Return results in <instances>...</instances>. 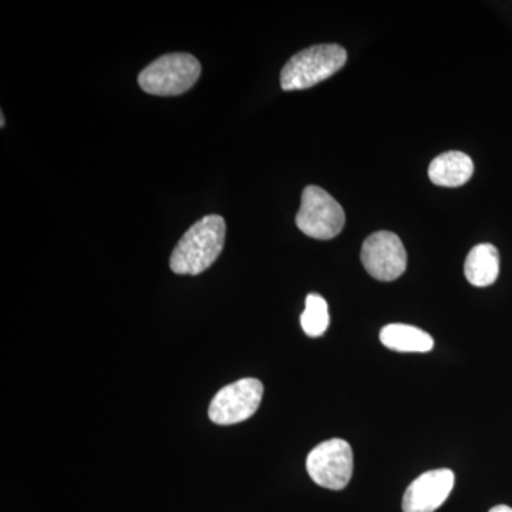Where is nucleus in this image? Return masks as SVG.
<instances>
[{
	"mask_svg": "<svg viewBox=\"0 0 512 512\" xmlns=\"http://www.w3.org/2000/svg\"><path fill=\"white\" fill-rule=\"evenodd\" d=\"M360 259L369 275L382 282L396 281L407 268V252L402 239L389 231L370 235L363 244Z\"/></svg>",
	"mask_w": 512,
	"mask_h": 512,
	"instance_id": "obj_7",
	"label": "nucleus"
},
{
	"mask_svg": "<svg viewBox=\"0 0 512 512\" xmlns=\"http://www.w3.org/2000/svg\"><path fill=\"white\" fill-rule=\"evenodd\" d=\"M201 76V64L188 53H170L158 57L138 76L141 90L153 96H180Z\"/></svg>",
	"mask_w": 512,
	"mask_h": 512,
	"instance_id": "obj_3",
	"label": "nucleus"
},
{
	"mask_svg": "<svg viewBox=\"0 0 512 512\" xmlns=\"http://www.w3.org/2000/svg\"><path fill=\"white\" fill-rule=\"evenodd\" d=\"M227 224L221 215H207L183 235L170 258V268L177 275H200L211 268L221 255Z\"/></svg>",
	"mask_w": 512,
	"mask_h": 512,
	"instance_id": "obj_1",
	"label": "nucleus"
},
{
	"mask_svg": "<svg viewBox=\"0 0 512 512\" xmlns=\"http://www.w3.org/2000/svg\"><path fill=\"white\" fill-rule=\"evenodd\" d=\"M490 512H512V508L508 505H497V507L491 508Z\"/></svg>",
	"mask_w": 512,
	"mask_h": 512,
	"instance_id": "obj_13",
	"label": "nucleus"
},
{
	"mask_svg": "<svg viewBox=\"0 0 512 512\" xmlns=\"http://www.w3.org/2000/svg\"><path fill=\"white\" fill-rule=\"evenodd\" d=\"M474 163L461 151H448L431 161L429 177L439 187H461L473 177Z\"/></svg>",
	"mask_w": 512,
	"mask_h": 512,
	"instance_id": "obj_9",
	"label": "nucleus"
},
{
	"mask_svg": "<svg viewBox=\"0 0 512 512\" xmlns=\"http://www.w3.org/2000/svg\"><path fill=\"white\" fill-rule=\"evenodd\" d=\"M464 274L471 285L478 288L493 285L500 275V254L491 244H480L471 249L464 264Z\"/></svg>",
	"mask_w": 512,
	"mask_h": 512,
	"instance_id": "obj_10",
	"label": "nucleus"
},
{
	"mask_svg": "<svg viewBox=\"0 0 512 512\" xmlns=\"http://www.w3.org/2000/svg\"><path fill=\"white\" fill-rule=\"evenodd\" d=\"M262 396L264 384L258 379L247 377L238 380L222 387L220 392L215 394L208 409V416L212 423L220 426L242 423L258 412Z\"/></svg>",
	"mask_w": 512,
	"mask_h": 512,
	"instance_id": "obj_6",
	"label": "nucleus"
},
{
	"mask_svg": "<svg viewBox=\"0 0 512 512\" xmlns=\"http://www.w3.org/2000/svg\"><path fill=\"white\" fill-rule=\"evenodd\" d=\"M348 53L339 45H318L296 53L281 72L285 92L311 89L338 73L346 64Z\"/></svg>",
	"mask_w": 512,
	"mask_h": 512,
	"instance_id": "obj_2",
	"label": "nucleus"
},
{
	"mask_svg": "<svg viewBox=\"0 0 512 512\" xmlns=\"http://www.w3.org/2000/svg\"><path fill=\"white\" fill-rule=\"evenodd\" d=\"M329 322L328 302L318 293L308 295L305 311L301 316L303 332L311 338H319L328 330Z\"/></svg>",
	"mask_w": 512,
	"mask_h": 512,
	"instance_id": "obj_12",
	"label": "nucleus"
},
{
	"mask_svg": "<svg viewBox=\"0 0 512 512\" xmlns=\"http://www.w3.org/2000/svg\"><path fill=\"white\" fill-rule=\"evenodd\" d=\"M454 473L448 468L427 471L417 477L403 497V512H434L446 503L454 488Z\"/></svg>",
	"mask_w": 512,
	"mask_h": 512,
	"instance_id": "obj_8",
	"label": "nucleus"
},
{
	"mask_svg": "<svg viewBox=\"0 0 512 512\" xmlns=\"http://www.w3.org/2000/svg\"><path fill=\"white\" fill-rule=\"evenodd\" d=\"M380 342L387 349L403 353H426L434 348V340L429 333L403 323L384 326L380 330Z\"/></svg>",
	"mask_w": 512,
	"mask_h": 512,
	"instance_id": "obj_11",
	"label": "nucleus"
},
{
	"mask_svg": "<svg viewBox=\"0 0 512 512\" xmlns=\"http://www.w3.org/2000/svg\"><path fill=\"white\" fill-rule=\"evenodd\" d=\"M346 215L329 192L316 185H308L302 192L301 208L296 225L308 237L328 241L338 237L345 227Z\"/></svg>",
	"mask_w": 512,
	"mask_h": 512,
	"instance_id": "obj_4",
	"label": "nucleus"
},
{
	"mask_svg": "<svg viewBox=\"0 0 512 512\" xmlns=\"http://www.w3.org/2000/svg\"><path fill=\"white\" fill-rule=\"evenodd\" d=\"M309 477L320 487L343 490L352 480L353 451L346 440L323 441L306 458Z\"/></svg>",
	"mask_w": 512,
	"mask_h": 512,
	"instance_id": "obj_5",
	"label": "nucleus"
},
{
	"mask_svg": "<svg viewBox=\"0 0 512 512\" xmlns=\"http://www.w3.org/2000/svg\"><path fill=\"white\" fill-rule=\"evenodd\" d=\"M0 120H2L0 121V126H2V128L5 127V117H3V114L2 117H0Z\"/></svg>",
	"mask_w": 512,
	"mask_h": 512,
	"instance_id": "obj_14",
	"label": "nucleus"
}]
</instances>
